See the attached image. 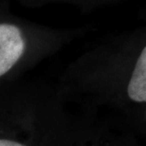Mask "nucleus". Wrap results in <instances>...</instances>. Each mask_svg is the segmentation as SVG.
<instances>
[{
	"label": "nucleus",
	"instance_id": "obj_1",
	"mask_svg": "<svg viewBox=\"0 0 146 146\" xmlns=\"http://www.w3.org/2000/svg\"><path fill=\"white\" fill-rule=\"evenodd\" d=\"M25 43L19 29L13 25H0V75L13 68L24 52Z\"/></svg>",
	"mask_w": 146,
	"mask_h": 146
},
{
	"label": "nucleus",
	"instance_id": "obj_2",
	"mask_svg": "<svg viewBox=\"0 0 146 146\" xmlns=\"http://www.w3.org/2000/svg\"><path fill=\"white\" fill-rule=\"evenodd\" d=\"M127 94L131 100L138 103H146V46L137 61L127 86Z\"/></svg>",
	"mask_w": 146,
	"mask_h": 146
},
{
	"label": "nucleus",
	"instance_id": "obj_3",
	"mask_svg": "<svg viewBox=\"0 0 146 146\" xmlns=\"http://www.w3.org/2000/svg\"><path fill=\"white\" fill-rule=\"evenodd\" d=\"M0 145L1 146H21L22 144L16 141H8V139H1V141H0Z\"/></svg>",
	"mask_w": 146,
	"mask_h": 146
}]
</instances>
